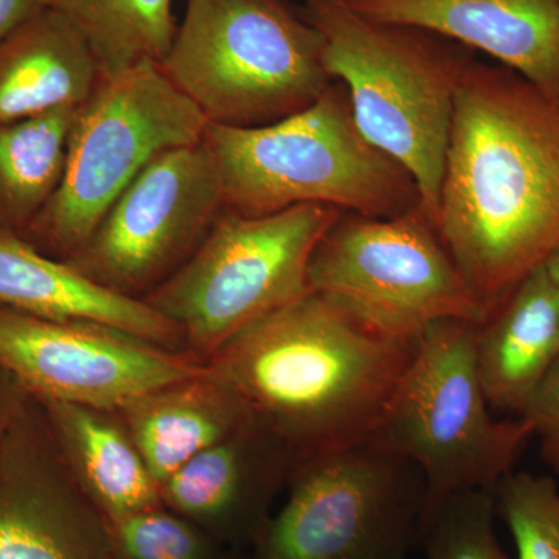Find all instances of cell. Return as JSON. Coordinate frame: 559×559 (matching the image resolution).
I'll list each match as a JSON object with an SVG mask.
<instances>
[{
	"label": "cell",
	"mask_w": 559,
	"mask_h": 559,
	"mask_svg": "<svg viewBox=\"0 0 559 559\" xmlns=\"http://www.w3.org/2000/svg\"><path fill=\"white\" fill-rule=\"evenodd\" d=\"M296 454L255 419L190 459L160 485L167 509L224 539L253 543L288 484Z\"/></svg>",
	"instance_id": "obj_14"
},
{
	"label": "cell",
	"mask_w": 559,
	"mask_h": 559,
	"mask_svg": "<svg viewBox=\"0 0 559 559\" xmlns=\"http://www.w3.org/2000/svg\"><path fill=\"white\" fill-rule=\"evenodd\" d=\"M540 455H543L544 463L559 477V437L543 439Z\"/></svg>",
	"instance_id": "obj_29"
},
{
	"label": "cell",
	"mask_w": 559,
	"mask_h": 559,
	"mask_svg": "<svg viewBox=\"0 0 559 559\" xmlns=\"http://www.w3.org/2000/svg\"><path fill=\"white\" fill-rule=\"evenodd\" d=\"M207 124L159 62L103 76L76 110L60 186L22 238L68 261L150 162L198 145Z\"/></svg>",
	"instance_id": "obj_7"
},
{
	"label": "cell",
	"mask_w": 559,
	"mask_h": 559,
	"mask_svg": "<svg viewBox=\"0 0 559 559\" xmlns=\"http://www.w3.org/2000/svg\"><path fill=\"white\" fill-rule=\"evenodd\" d=\"M341 213L319 204L264 216L226 209L190 260L142 300L178 326L187 352L207 360L310 293L312 253Z\"/></svg>",
	"instance_id": "obj_8"
},
{
	"label": "cell",
	"mask_w": 559,
	"mask_h": 559,
	"mask_svg": "<svg viewBox=\"0 0 559 559\" xmlns=\"http://www.w3.org/2000/svg\"><path fill=\"white\" fill-rule=\"evenodd\" d=\"M331 79L348 91L359 130L414 176L436 226L444 157L463 73L476 51L437 33L370 20L347 0H301Z\"/></svg>",
	"instance_id": "obj_4"
},
{
	"label": "cell",
	"mask_w": 559,
	"mask_h": 559,
	"mask_svg": "<svg viewBox=\"0 0 559 559\" xmlns=\"http://www.w3.org/2000/svg\"><path fill=\"white\" fill-rule=\"evenodd\" d=\"M0 559H120L108 521L73 480L33 396L0 451Z\"/></svg>",
	"instance_id": "obj_13"
},
{
	"label": "cell",
	"mask_w": 559,
	"mask_h": 559,
	"mask_svg": "<svg viewBox=\"0 0 559 559\" xmlns=\"http://www.w3.org/2000/svg\"><path fill=\"white\" fill-rule=\"evenodd\" d=\"M308 285L406 341H418L441 320H488L419 205L393 218L341 213L312 253Z\"/></svg>",
	"instance_id": "obj_10"
},
{
	"label": "cell",
	"mask_w": 559,
	"mask_h": 559,
	"mask_svg": "<svg viewBox=\"0 0 559 559\" xmlns=\"http://www.w3.org/2000/svg\"><path fill=\"white\" fill-rule=\"evenodd\" d=\"M370 20L423 28L559 90V0H347Z\"/></svg>",
	"instance_id": "obj_15"
},
{
	"label": "cell",
	"mask_w": 559,
	"mask_h": 559,
	"mask_svg": "<svg viewBox=\"0 0 559 559\" xmlns=\"http://www.w3.org/2000/svg\"><path fill=\"white\" fill-rule=\"evenodd\" d=\"M495 499L518 559H559V485L554 477L513 471L495 488Z\"/></svg>",
	"instance_id": "obj_24"
},
{
	"label": "cell",
	"mask_w": 559,
	"mask_h": 559,
	"mask_svg": "<svg viewBox=\"0 0 559 559\" xmlns=\"http://www.w3.org/2000/svg\"><path fill=\"white\" fill-rule=\"evenodd\" d=\"M157 485L253 417L229 382L210 369L132 400L116 411Z\"/></svg>",
	"instance_id": "obj_17"
},
{
	"label": "cell",
	"mask_w": 559,
	"mask_h": 559,
	"mask_svg": "<svg viewBox=\"0 0 559 559\" xmlns=\"http://www.w3.org/2000/svg\"><path fill=\"white\" fill-rule=\"evenodd\" d=\"M224 210L201 143L167 151L114 201L68 263L102 288L142 300L190 260Z\"/></svg>",
	"instance_id": "obj_11"
},
{
	"label": "cell",
	"mask_w": 559,
	"mask_h": 559,
	"mask_svg": "<svg viewBox=\"0 0 559 559\" xmlns=\"http://www.w3.org/2000/svg\"><path fill=\"white\" fill-rule=\"evenodd\" d=\"M160 68L209 123L234 128L286 119L334 83L322 36L288 0H189Z\"/></svg>",
	"instance_id": "obj_5"
},
{
	"label": "cell",
	"mask_w": 559,
	"mask_h": 559,
	"mask_svg": "<svg viewBox=\"0 0 559 559\" xmlns=\"http://www.w3.org/2000/svg\"><path fill=\"white\" fill-rule=\"evenodd\" d=\"M0 369L33 399L116 412L207 362L102 323L0 310Z\"/></svg>",
	"instance_id": "obj_12"
},
{
	"label": "cell",
	"mask_w": 559,
	"mask_h": 559,
	"mask_svg": "<svg viewBox=\"0 0 559 559\" xmlns=\"http://www.w3.org/2000/svg\"><path fill=\"white\" fill-rule=\"evenodd\" d=\"M0 310L32 318L102 323L162 347L186 349L178 326L146 301L102 288L68 261L51 259L20 235L2 230Z\"/></svg>",
	"instance_id": "obj_16"
},
{
	"label": "cell",
	"mask_w": 559,
	"mask_h": 559,
	"mask_svg": "<svg viewBox=\"0 0 559 559\" xmlns=\"http://www.w3.org/2000/svg\"><path fill=\"white\" fill-rule=\"evenodd\" d=\"M80 32L110 76L167 57L176 25L173 0H40Z\"/></svg>",
	"instance_id": "obj_22"
},
{
	"label": "cell",
	"mask_w": 559,
	"mask_h": 559,
	"mask_svg": "<svg viewBox=\"0 0 559 559\" xmlns=\"http://www.w3.org/2000/svg\"><path fill=\"white\" fill-rule=\"evenodd\" d=\"M40 9V0H0V40L16 31Z\"/></svg>",
	"instance_id": "obj_28"
},
{
	"label": "cell",
	"mask_w": 559,
	"mask_h": 559,
	"mask_svg": "<svg viewBox=\"0 0 559 559\" xmlns=\"http://www.w3.org/2000/svg\"><path fill=\"white\" fill-rule=\"evenodd\" d=\"M28 396L31 395L25 392L16 378L0 369V451L14 418L20 414Z\"/></svg>",
	"instance_id": "obj_27"
},
{
	"label": "cell",
	"mask_w": 559,
	"mask_h": 559,
	"mask_svg": "<svg viewBox=\"0 0 559 559\" xmlns=\"http://www.w3.org/2000/svg\"><path fill=\"white\" fill-rule=\"evenodd\" d=\"M544 267L549 272L551 280L559 286V249L550 257Z\"/></svg>",
	"instance_id": "obj_30"
},
{
	"label": "cell",
	"mask_w": 559,
	"mask_h": 559,
	"mask_svg": "<svg viewBox=\"0 0 559 559\" xmlns=\"http://www.w3.org/2000/svg\"><path fill=\"white\" fill-rule=\"evenodd\" d=\"M436 229L498 312L559 249V90L471 62L460 81Z\"/></svg>",
	"instance_id": "obj_1"
},
{
	"label": "cell",
	"mask_w": 559,
	"mask_h": 559,
	"mask_svg": "<svg viewBox=\"0 0 559 559\" xmlns=\"http://www.w3.org/2000/svg\"><path fill=\"white\" fill-rule=\"evenodd\" d=\"M79 108L0 121V230L22 237L49 204Z\"/></svg>",
	"instance_id": "obj_21"
},
{
	"label": "cell",
	"mask_w": 559,
	"mask_h": 559,
	"mask_svg": "<svg viewBox=\"0 0 559 559\" xmlns=\"http://www.w3.org/2000/svg\"><path fill=\"white\" fill-rule=\"evenodd\" d=\"M102 79L80 32L43 7L0 40V121L79 108Z\"/></svg>",
	"instance_id": "obj_18"
},
{
	"label": "cell",
	"mask_w": 559,
	"mask_h": 559,
	"mask_svg": "<svg viewBox=\"0 0 559 559\" xmlns=\"http://www.w3.org/2000/svg\"><path fill=\"white\" fill-rule=\"evenodd\" d=\"M418 341L392 336L310 290L205 362L297 457L370 441Z\"/></svg>",
	"instance_id": "obj_2"
},
{
	"label": "cell",
	"mask_w": 559,
	"mask_h": 559,
	"mask_svg": "<svg viewBox=\"0 0 559 559\" xmlns=\"http://www.w3.org/2000/svg\"><path fill=\"white\" fill-rule=\"evenodd\" d=\"M227 210L264 216L304 204L393 218L419 205L414 176L359 130L340 81L264 127L209 123L201 140Z\"/></svg>",
	"instance_id": "obj_3"
},
{
	"label": "cell",
	"mask_w": 559,
	"mask_h": 559,
	"mask_svg": "<svg viewBox=\"0 0 559 559\" xmlns=\"http://www.w3.org/2000/svg\"><path fill=\"white\" fill-rule=\"evenodd\" d=\"M479 325L441 320L417 348L370 443L421 473L428 513L471 489L495 491L535 436L524 418L499 421L489 412L477 369Z\"/></svg>",
	"instance_id": "obj_6"
},
{
	"label": "cell",
	"mask_w": 559,
	"mask_h": 559,
	"mask_svg": "<svg viewBox=\"0 0 559 559\" xmlns=\"http://www.w3.org/2000/svg\"><path fill=\"white\" fill-rule=\"evenodd\" d=\"M39 403L69 473L106 521L162 506L159 485L117 412Z\"/></svg>",
	"instance_id": "obj_19"
},
{
	"label": "cell",
	"mask_w": 559,
	"mask_h": 559,
	"mask_svg": "<svg viewBox=\"0 0 559 559\" xmlns=\"http://www.w3.org/2000/svg\"><path fill=\"white\" fill-rule=\"evenodd\" d=\"M520 417L532 425L535 436L540 439L559 437V356L530 396Z\"/></svg>",
	"instance_id": "obj_26"
},
{
	"label": "cell",
	"mask_w": 559,
	"mask_h": 559,
	"mask_svg": "<svg viewBox=\"0 0 559 559\" xmlns=\"http://www.w3.org/2000/svg\"><path fill=\"white\" fill-rule=\"evenodd\" d=\"M495 491L457 492L423 514L426 559H511L496 536Z\"/></svg>",
	"instance_id": "obj_23"
},
{
	"label": "cell",
	"mask_w": 559,
	"mask_h": 559,
	"mask_svg": "<svg viewBox=\"0 0 559 559\" xmlns=\"http://www.w3.org/2000/svg\"><path fill=\"white\" fill-rule=\"evenodd\" d=\"M288 496L253 559H409L426 487L417 466L367 443L297 455Z\"/></svg>",
	"instance_id": "obj_9"
},
{
	"label": "cell",
	"mask_w": 559,
	"mask_h": 559,
	"mask_svg": "<svg viewBox=\"0 0 559 559\" xmlns=\"http://www.w3.org/2000/svg\"><path fill=\"white\" fill-rule=\"evenodd\" d=\"M476 356L489 407L521 415L559 356V286L546 267L479 325Z\"/></svg>",
	"instance_id": "obj_20"
},
{
	"label": "cell",
	"mask_w": 559,
	"mask_h": 559,
	"mask_svg": "<svg viewBox=\"0 0 559 559\" xmlns=\"http://www.w3.org/2000/svg\"><path fill=\"white\" fill-rule=\"evenodd\" d=\"M120 559H207L202 528L162 503L108 522Z\"/></svg>",
	"instance_id": "obj_25"
}]
</instances>
